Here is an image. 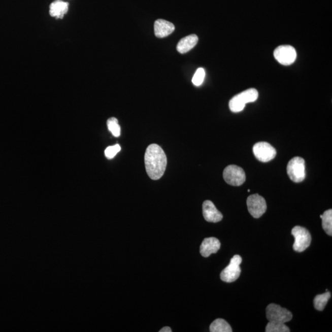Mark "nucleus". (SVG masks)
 <instances>
[{"label": "nucleus", "instance_id": "2", "mask_svg": "<svg viewBox=\"0 0 332 332\" xmlns=\"http://www.w3.org/2000/svg\"><path fill=\"white\" fill-rule=\"evenodd\" d=\"M258 97V92L255 89L246 90L230 100L229 109L234 113L240 112L244 110L247 104L253 103L257 100Z\"/></svg>", "mask_w": 332, "mask_h": 332}, {"label": "nucleus", "instance_id": "12", "mask_svg": "<svg viewBox=\"0 0 332 332\" xmlns=\"http://www.w3.org/2000/svg\"><path fill=\"white\" fill-rule=\"evenodd\" d=\"M221 244L218 239L211 237L205 239L200 246V253L204 257H208L217 253L220 249Z\"/></svg>", "mask_w": 332, "mask_h": 332}, {"label": "nucleus", "instance_id": "17", "mask_svg": "<svg viewBox=\"0 0 332 332\" xmlns=\"http://www.w3.org/2000/svg\"><path fill=\"white\" fill-rule=\"evenodd\" d=\"M322 220V228L326 234L329 236L332 235V210L328 209L320 215Z\"/></svg>", "mask_w": 332, "mask_h": 332}, {"label": "nucleus", "instance_id": "4", "mask_svg": "<svg viewBox=\"0 0 332 332\" xmlns=\"http://www.w3.org/2000/svg\"><path fill=\"white\" fill-rule=\"evenodd\" d=\"M295 238L293 246V250L296 252H302L310 246L311 237L310 232L304 227L296 226L291 233Z\"/></svg>", "mask_w": 332, "mask_h": 332}, {"label": "nucleus", "instance_id": "23", "mask_svg": "<svg viewBox=\"0 0 332 332\" xmlns=\"http://www.w3.org/2000/svg\"><path fill=\"white\" fill-rule=\"evenodd\" d=\"M159 332H172V330L170 327H164L161 328Z\"/></svg>", "mask_w": 332, "mask_h": 332}, {"label": "nucleus", "instance_id": "6", "mask_svg": "<svg viewBox=\"0 0 332 332\" xmlns=\"http://www.w3.org/2000/svg\"><path fill=\"white\" fill-rule=\"evenodd\" d=\"M242 263L241 256L236 255L231 259L230 263L220 274L221 280L226 282H233L237 281L240 276L241 270L240 264Z\"/></svg>", "mask_w": 332, "mask_h": 332}, {"label": "nucleus", "instance_id": "5", "mask_svg": "<svg viewBox=\"0 0 332 332\" xmlns=\"http://www.w3.org/2000/svg\"><path fill=\"white\" fill-rule=\"evenodd\" d=\"M223 179L228 184L241 186L246 181V174L243 168L236 165L227 166L223 171Z\"/></svg>", "mask_w": 332, "mask_h": 332}, {"label": "nucleus", "instance_id": "21", "mask_svg": "<svg viewBox=\"0 0 332 332\" xmlns=\"http://www.w3.org/2000/svg\"><path fill=\"white\" fill-rule=\"evenodd\" d=\"M205 76L206 72L205 69L203 68L198 69L193 76V79H192V83L196 86L202 85L204 80H205Z\"/></svg>", "mask_w": 332, "mask_h": 332}, {"label": "nucleus", "instance_id": "7", "mask_svg": "<svg viewBox=\"0 0 332 332\" xmlns=\"http://www.w3.org/2000/svg\"><path fill=\"white\" fill-rule=\"evenodd\" d=\"M267 317L269 321L285 323L292 319V314L287 309L276 304H270L266 309Z\"/></svg>", "mask_w": 332, "mask_h": 332}, {"label": "nucleus", "instance_id": "13", "mask_svg": "<svg viewBox=\"0 0 332 332\" xmlns=\"http://www.w3.org/2000/svg\"><path fill=\"white\" fill-rule=\"evenodd\" d=\"M154 35L158 38L170 36L175 30V26L170 22L163 19L156 20L154 25Z\"/></svg>", "mask_w": 332, "mask_h": 332}, {"label": "nucleus", "instance_id": "20", "mask_svg": "<svg viewBox=\"0 0 332 332\" xmlns=\"http://www.w3.org/2000/svg\"><path fill=\"white\" fill-rule=\"evenodd\" d=\"M107 123L109 130L113 136L118 138L121 135V127L118 124L117 119L114 117L110 118L108 119Z\"/></svg>", "mask_w": 332, "mask_h": 332}, {"label": "nucleus", "instance_id": "19", "mask_svg": "<svg viewBox=\"0 0 332 332\" xmlns=\"http://www.w3.org/2000/svg\"><path fill=\"white\" fill-rule=\"evenodd\" d=\"M265 331L267 332H289L290 329L284 323L269 321Z\"/></svg>", "mask_w": 332, "mask_h": 332}, {"label": "nucleus", "instance_id": "8", "mask_svg": "<svg viewBox=\"0 0 332 332\" xmlns=\"http://www.w3.org/2000/svg\"><path fill=\"white\" fill-rule=\"evenodd\" d=\"M274 56L281 65L288 66L295 62L296 52L292 46L282 45L278 46L274 51Z\"/></svg>", "mask_w": 332, "mask_h": 332}, {"label": "nucleus", "instance_id": "1", "mask_svg": "<svg viewBox=\"0 0 332 332\" xmlns=\"http://www.w3.org/2000/svg\"><path fill=\"white\" fill-rule=\"evenodd\" d=\"M167 163V157L161 147L156 144L148 147L145 154V164L151 179H161L165 173Z\"/></svg>", "mask_w": 332, "mask_h": 332}, {"label": "nucleus", "instance_id": "22", "mask_svg": "<svg viewBox=\"0 0 332 332\" xmlns=\"http://www.w3.org/2000/svg\"><path fill=\"white\" fill-rule=\"evenodd\" d=\"M121 149L120 145L118 144L110 146L105 150V154L108 159H113L121 151Z\"/></svg>", "mask_w": 332, "mask_h": 332}, {"label": "nucleus", "instance_id": "18", "mask_svg": "<svg viewBox=\"0 0 332 332\" xmlns=\"http://www.w3.org/2000/svg\"><path fill=\"white\" fill-rule=\"evenodd\" d=\"M330 297L331 293L328 292V291L324 293L317 295L314 300V308L318 311L324 310Z\"/></svg>", "mask_w": 332, "mask_h": 332}, {"label": "nucleus", "instance_id": "3", "mask_svg": "<svg viewBox=\"0 0 332 332\" xmlns=\"http://www.w3.org/2000/svg\"><path fill=\"white\" fill-rule=\"evenodd\" d=\"M287 172L290 180L295 183L304 181L306 177L305 161L301 157H295L288 163Z\"/></svg>", "mask_w": 332, "mask_h": 332}, {"label": "nucleus", "instance_id": "16", "mask_svg": "<svg viewBox=\"0 0 332 332\" xmlns=\"http://www.w3.org/2000/svg\"><path fill=\"white\" fill-rule=\"evenodd\" d=\"M210 331L211 332H232L231 326L223 319L215 320L210 325Z\"/></svg>", "mask_w": 332, "mask_h": 332}, {"label": "nucleus", "instance_id": "11", "mask_svg": "<svg viewBox=\"0 0 332 332\" xmlns=\"http://www.w3.org/2000/svg\"><path fill=\"white\" fill-rule=\"evenodd\" d=\"M203 213L204 218L208 222L217 223L223 219V215L211 201L207 200L204 202Z\"/></svg>", "mask_w": 332, "mask_h": 332}, {"label": "nucleus", "instance_id": "9", "mask_svg": "<svg viewBox=\"0 0 332 332\" xmlns=\"http://www.w3.org/2000/svg\"><path fill=\"white\" fill-rule=\"evenodd\" d=\"M247 205L249 213L255 218L261 217L267 209L266 201L258 194L250 195L247 198Z\"/></svg>", "mask_w": 332, "mask_h": 332}, {"label": "nucleus", "instance_id": "14", "mask_svg": "<svg viewBox=\"0 0 332 332\" xmlns=\"http://www.w3.org/2000/svg\"><path fill=\"white\" fill-rule=\"evenodd\" d=\"M68 3L57 0L51 4L49 7V14L55 18L62 19L68 13Z\"/></svg>", "mask_w": 332, "mask_h": 332}, {"label": "nucleus", "instance_id": "10", "mask_svg": "<svg viewBox=\"0 0 332 332\" xmlns=\"http://www.w3.org/2000/svg\"><path fill=\"white\" fill-rule=\"evenodd\" d=\"M253 152L258 161L267 162L272 161L276 156V150L272 145L264 142H258L253 147Z\"/></svg>", "mask_w": 332, "mask_h": 332}, {"label": "nucleus", "instance_id": "15", "mask_svg": "<svg viewBox=\"0 0 332 332\" xmlns=\"http://www.w3.org/2000/svg\"><path fill=\"white\" fill-rule=\"evenodd\" d=\"M197 42L198 37L196 35H191L183 38L177 45V51L181 54L186 53L197 45Z\"/></svg>", "mask_w": 332, "mask_h": 332}]
</instances>
